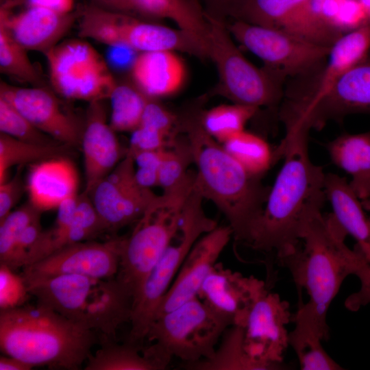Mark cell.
<instances>
[{"label":"cell","instance_id":"1","mask_svg":"<svg viewBox=\"0 0 370 370\" xmlns=\"http://www.w3.org/2000/svg\"><path fill=\"white\" fill-rule=\"evenodd\" d=\"M347 235L332 213L324 217L321 210H315L303 222L299 245L278 258L297 288L305 289L308 296L306 303L299 301L293 314L295 327L291 334L317 337L322 341L329 339L328 309L343 281L354 274L360 251L357 244L353 249L345 245Z\"/></svg>","mask_w":370,"mask_h":370},{"label":"cell","instance_id":"2","mask_svg":"<svg viewBox=\"0 0 370 370\" xmlns=\"http://www.w3.org/2000/svg\"><path fill=\"white\" fill-rule=\"evenodd\" d=\"M180 130L188 140L197 167L195 187L223 214L234 239L248 245L271 188L204 130L201 114L184 117Z\"/></svg>","mask_w":370,"mask_h":370},{"label":"cell","instance_id":"3","mask_svg":"<svg viewBox=\"0 0 370 370\" xmlns=\"http://www.w3.org/2000/svg\"><path fill=\"white\" fill-rule=\"evenodd\" d=\"M284 164L248 244L277 258L292 252L301 241L305 218L321 210L326 198L322 167L309 157L308 140L295 143L283 152Z\"/></svg>","mask_w":370,"mask_h":370},{"label":"cell","instance_id":"4","mask_svg":"<svg viewBox=\"0 0 370 370\" xmlns=\"http://www.w3.org/2000/svg\"><path fill=\"white\" fill-rule=\"evenodd\" d=\"M100 336L93 330L36 303L0 310V349L32 365L77 370Z\"/></svg>","mask_w":370,"mask_h":370},{"label":"cell","instance_id":"5","mask_svg":"<svg viewBox=\"0 0 370 370\" xmlns=\"http://www.w3.org/2000/svg\"><path fill=\"white\" fill-rule=\"evenodd\" d=\"M37 304L116 339V330L130 322L133 297L114 278L64 274L25 282Z\"/></svg>","mask_w":370,"mask_h":370},{"label":"cell","instance_id":"6","mask_svg":"<svg viewBox=\"0 0 370 370\" xmlns=\"http://www.w3.org/2000/svg\"><path fill=\"white\" fill-rule=\"evenodd\" d=\"M195 177L196 171L188 170L176 184L157 195L132 232L125 236L115 278L132 296L133 301L176 233Z\"/></svg>","mask_w":370,"mask_h":370},{"label":"cell","instance_id":"7","mask_svg":"<svg viewBox=\"0 0 370 370\" xmlns=\"http://www.w3.org/2000/svg\"><path fill=\"white\" fill-rule=\"evenodd\" d=\"M230 326L226 317L197 297L157 316L146 336L153 344L143 351L164 369L173 358L193 364L212 356Z\"/></svg>","mask_w":370,"mask_h":370},{"label":"cell","instance_id":"8","mask_svg":"<svg viewBox=\"0 0 370 370\" xmlns=\"http://www.w3.org/2000/svg\"><path fill=\"white\" fill-rule=\"evenodd\" d=\"M204 199L194 188L184 206L176 233L134 300L130 321L131 339L145 340L162 299L191 248L199 238L218 225L205 213Z\"/></svg>","mask_w":370,"mask_h":370},{"label":"cell","instance_id":"9","mask_svg":"<svg viewBox=\"0 0 370 370\" xmlns=\"http://www.w3.org/2000/svg\"><path fill=\"white\" fill-rule=\"evenodd\" d=\"M206 17L209 58L215 63L219 77L217 92L234 103L276 107L284 96V79L251 63L235 45L225 21Z\"/></svg>","mask_w":370,"mask_h":370},{"label":"cell","instance_id":"10","mask_svg":"<svg viewBox=\"0 0 370 370\" xmlns=\"http://www.w3.org/2000/svg\"><path fill=\"white\" fill-rule=\"evenodd\" d=\"M79 34L108 46L125 45L138 53L153 51L186 52L205 56L181 29L111 11L96 5L86 7L79 19Z\"/></svg>","mask_w":370,"mask_h":370},{"label":"cell","instance_id":"11","mask_svg":"<svg viewBox=\"0 0 370 370\" xmlns=\"http://www.w3.org/2000/svg\"><path fill=\"white\" fill-rule=\"evenodd\" d=\"M45 55L51 86L64 98L103 101L117 85L106 60L84 40L59 42Z\"/></svg>","mask_w":370,"mask_h":370},{"label":"cell","instance_id":"12","mask_svg":"<svg viewBox=\"0 0 370 370\" xmlns=\"http://www.w3.org/2000/svg\"><path fill=\"white\" fill-rule=\"evenodd\" d=\"M230 34L264 63V68L285 79L308 75L326 61L332 47L275 29L241 20L225 21Z\"/></svg>","mask_w":370,"mask_h":370},{"label":"cell","instance_id":"13","mask_svg":"<svg viewBox=\"0 0 370 370\" xmlns=\"http://www.w3.org/2000/svg\"><path fill=\"white\" fill-rule=\"evenodd\" d=\"M370 50V23L343 34L332 45L323 64L303 77L312 79L308 86H293L284 94L279 111L286 120L321 98L347 70L368 58Z\"/></svg>","mask_w":370,"mask_h":370},{"label":"cell","instance_id":"14","mask_svg":"<svg viewBox=\"0 0 370 370\" xmlns=\"http://www.w3.org/2000/svg\"><path fill=\"white\" fill-rule=\"evenodd\" d=\"M352 114H370V59L345 72L318 101L291 117L288 127L295 133L319 130L330 121H341Z\"/></svg>","mask_w":370,"mask_h":370},{"label":"cell","instance_id":"15","mask_svg":"<svg viewBox=\"0 0 370 370\" xmlns=\"http://www.w3.org/2000/svg\"><path fill=\"white\" fill-rule=\"evenodd\" d=\"M134 164L132 156L126 152L90 194L108 232H116L136 223L157 196L150 188L138 184Z\"/></svg>","mask_w":370,"mask_h":370},{"label":"cell","instance_id":"16","mask_svg":"<svg viewBox=\"0 0 370 370\" xmlns=\"http://www.w3.org/2000/svg\"><path fill=\"white\" fill-rule=\"evenodd\" d=\"M290 305L268 288L252 306L243 327V344L249 356L262 370L282 367L289 345L287 325L292 321Z\"/></svg>","mask_w":370,"mask_h":370},{"label":"cell","instance_id":"17","mask_svg":"<svg viewBox=\"0 0 370 370\" xmlns=\"http://www.w3.org/2000/svg\"><path fill=\"white\" fill-rule=\"evenodd\" d=\"M124 238L125 236H116L106 242L91 240L67 245L23 267L21 275L25 282L64 274L114 278Z\"/></svg>","mask_w":370,"mask_h":370},{"label":"cell","instance_id":"18","mask_svg":"<svg viewBox=\"0 0 370 370\" xmlns=\"http://www.w3.org/2000/svg\"><path fill=\"white\" fill-rule=\"evenodd\" d=\"M232 18L286 32L329 47L341 36L318 21L311 0H243Z\"/></svg>","mask_w":370,"mask_h":370},{"label":"cell","instance_id":"19","mask_svg":"<svg viewBox=\"0 0 370 370\" xmlns=\"http://www.w3.org/2000/svg\"><path fill=\"white\" fill-rule=\"evenodd\" d=\"M0 97L60 144L73 147L81 143L84 128L51 91L41 87H16L1 82Z\"/></svg>","mask_w":370,"mask_h":370},{"label":"cell","instance_id":"20","mask_svg":"<svg viewBox=\"0 0 370 370\" xmlns=\"http://www.w3.org/2000/svg\"><path fill=\"white\" fill-rule=\"evenodd\" d=\"M232 237V230L228 225H217L197 240L162 299L154 319L197 297L203 282Z\"/></svg>","mask_w":370,"mask_h":370},{"label":"cell","instance_id":"21","mask_svg":"<svg viewBox=\"0 0 370 370\" xmlns=\"http://www.w3.org/2000/svg\"><path fill=\"white\" fill-rule=\"evenodd\" d=\"M267 289L263 280L245 276L217 262L203 282L197 297L226 317L232 326H243L252 306Z\"/></svg>","mask_w":370,"mask_h":370},{"label":"cell","instance_id":"22","mask_svg":"<svg viewBox=\"0 0 370 370\" xmlns=\"http://www.w3.org/2000/svg\"><path fill=\"white\" fill-rule=\"evenodd\" d=\"M103 8L145 21L169 19L208 56L209 23L195 0H92Z\"/></svg>","mask_w":370,"mask_h":370},{"label":"cell","instance_id":"23","mask_svg":"<svg viewBox=\"0 0 370 370\" xmlns=\"http://www.w3.org/2000/svg\"><path fill=\"white\" fill-rule=\"evenodd\" d=\"M103 101L90 103L82 136L85 188L90 195L121 160L122 150L115 131L107 121Z\"/></svg>","mask_w":370,"mask_h":370},{"label":"cell","instance_id":"24","mask_svg":"<svg viewBox=\"0 0 370 370\" xmlns=\"http://www.w3.org/2000/svg\"><path fill=\"white\" fill-rule=\"evenodd\" d=\"M75 18L71 13L60 14L36 6H29L14 16H10L4 8L0 12V19L20 45L27 50L44 53L59 43Z\"/></svg>","mask_w":370,"mask_h":370},{"label":"cell","instance_id":"25","mask_svg":"<svg viewBox=\"0 0 370 370\" xmlns=\"http://www.w3.org/2000/svg\"><path fill=\"white\" fill-rule=\"evenodd\" d=\"M78 184L77 169L69 159L61 156L36 162L27 179L29 202L41 212L57 209L63 201L77 195Z\"/></svg>","mask_w":370,"mask_h":370},{"label":"cell","instance_id":"26","mask_svg":"<svg viewBox=\"0 0 370 370\" xmlns=\"http://www.w3.org/2000/svg\"><path fill=\"white\" fill-rule=\"evenodd\" d=\"M131 73L137 88L152 99L178 92L184 83L186 70L175 51H153L139 53Z\"/></svg>","mask_w":370,"mask_h":370},{"label":"cell","instance_id":"27","mask_svg":"<svg viewBox=\"0 0 370 370\" xmlns=\"http://www.w3.org/2000/svg\"><path fill=\"white\" fill-rule=\"evenodd\" d=\"M88 196L84 193L78 195L74 219L69 226L60 227L53 225L49 230H43L27 254L25 266L40 261L67 245L91 241L106 232Z\"/></svg>","mask_w":370,"mask_h":370},{"label":"cell","instance_id":"28","mask_svg":"<svg viewBox=\"0 0 370 370\" xmlns=\"http://www.w3.org/2000/svg\"><path fill=\"white\" fill-rule=\"evenodd\" d=\"M324 189L336 221L370 262V221L360 199L347 180L334 173L325 174Z\"/></svg>","mask_w":370,"mask_h":370},{"label":"cell","instance_id":"29","mask_svg":"<svg viewBox=\"0 0 370 370\" xmlns=\"http://www.w3.org/2000/svg\"><path fill=\"white\" fill-rule=\"evenodd\" d=\"M332 162L352 177L350 185L360 200L370 198V131L345 133L327 145Z\"/></svg>","mask_w":370,"mask_h":370},{"label":"cell","instance_id":"30","mask_svg":"<svg viewBox=\"0 0 370 370\" xmlns=\"http://www.w3.org/2000/svg\"><path fill=\"white\" fill-rule=\"evenodd\" d=\"M100 347L88 357L85 370H163L156 360L147 356L138 345L100 336Z\"/></svg>","mask_w":370,"mask_h":370},{"label":"cell","instance_id":"31","mask_svg":"<svg viewBox=\"0 0 370 370\" xmlns=\"http://www.w3.org/2000/svg\"><path fill=\"white\" fill-rule=\"evenodd\" d=\"M194 370H262L246 352L241 326L229 327L210 358L185 365Z\"/></svg>","mask_w":370,"mask_h":370},{"label":"cell","instance_id":"32","mask_svg":"<svg viewBox=\"0 0 370 370\" xmlns=\"http://www.w3.org/2000/svg\"><path fill=\"white\" fill-rule=\"evenodd\" d=\"M222 145L250 174L258 177L275 163L274 149L261 136L245 130L234 134Z\"/></svg>","mask_w":370,"mask_h":370},{"label":"cell","instance_id":"33","mask_svg":"<svg viewBox=\"0 0 370 370\" xmlns=\"http://www.w3.org/2000/svg\"><path fill=\"white\" fill-rule=\"evenodd\" d=\"M64 145H40L23 141L7 134H0V184L6 180L8 171L13 166L36 163L51 158L61 156L66 151Z\"/></svg>","mask_w":370,"mask_h":370},{"label":"cell","instance_id":"34","mask_svg":"<svg viewBox=\"0 0 370 370\" xmlns=\"http://www.w3.org/2000/svg\"><path fill=\"white\" fill-rule=\"evenodd\" d=\"M259 108L238 104H222L201 114L204 130L221 144L245 130Z\"/></svg>","mask_w":370,"mask_h":370},{"label":"cell","instance_id":"35","mask_svg":"<svg viewBox=\"0 0 370 370\" xmlns=\"http://www.w3.org/2000/svg\"><path fill=\"white\" fill-rule=\"evenodd\" d=\"M111 113L109 124L116 132H132L140 123L150 99L128 85H116L110 96Z\"/></svg>","mask_w":370,"mask_h":370},{"label":"cell","instance_id":"36","mask_svg":"<svg viewBox=\"0 0 370 370\" xmlns=\"http://www.w3.org/2000/svg\"><path fill=\"white\" fill-rule=\"evenodd\" d=\"M0 71L18 82L39 84L40 77L30 60L27 49L12 36L0 19Z\"/></svg>","mask_w":370,"mask_h":370},{"label":"cell","instance_id":"37","mask_svg":"<svg viewBox=\"0 0 370 370\" xmlns=\"http://www.w3.org/2000/svg\"><path fill=\"white\" fill-rule=\"evenodd\" d=\"M41 211L28 202L12 211L0 222V264L16 270V250L19 238Z\"/></svg>","mask_w":370,"mask_h":370},{"label":"cell","instance_id":"38","mask_svg":"<svg viewBox=\"0 0 370 370\" xmlns=\"http://www.w3.org/2000/svg\"><path fill=\"white\" fill-rule=\"evenodd\" d=\"M0 132L25 142L47 145L60 144L36 127L2 97H0Z\"/></svg>","mask_w":370,"mask_h":370},{"label":"cell","instance_id":"39","mask_svg":"<svg viewBox=\"0 0 370 370\" xmlns=\"http://www.w3.org/2000/svg\"><path fill=\"white\" fill-rule=\"evenodd\" d=\"M185 136V135H184ZM193 163V156L187 138H178L164 149L162 160L158 169V186L168 189L180 181Z\"/></svg>","mask_w":370,"mask_h":370},{"label":"cell","instance_id":"40","mask_svg":"<svg viewBox=\"0 0 370 370\" xmlns=\"http://www.w3.org/2000/svg\"><path fill=\"white\" fill-rule=\"evenodd\" d=\"M289 345L295 351L303 370L343 369L326 352L322 341L316 337H288Z\"/></svg>","mask_w":370,"mask_h":370},{"label":"cell","instance_id":"41","mask_svg":"<svg viewBox=\"0 0 370 370\" xmlns=\"http://www.w3.org/2000/svg\"><path fill=\"white\" fill-rule=\"evenodd\" d=\"M29 296L31 295L21 274L18 275L0 264V310L23 306Z\"/></svg>","mask_w":370,"mask_h":370},{"label":"cell","instance_id":"42","mask_svg":"<svg viewBox=\"0 0 370 370\" xmlns=\"http://www.w3.org/2000/svg\"><path fill=\"white\" fill-rule=\"evenodd\" d=\"M139 125L156 131L171 140H174L180 132V119L151 99L145 108Z\"/></svg>","mask_w":370,"mask_h":370},{"label":"cell","instance_id":"43","mask_svg":"<svg viewBox=\"0 0 370 370\" xmlns=\"http://www.w3.org/2000/svg\"><path fill=\"white\" fill-rule=\"evenodd\" d=\"M369 23L367 11L360 0H344L334 22V28L344 34Z\"/></svg>","mask_w":370,"mask_h":370},{"label":"cell","instance_id":"44","mask_svg":"<svg viewBox=\"0 0 370 370\" xmlns=\"http://www.w3.org/2000/svg\"><path fill=\"white\" fill-rule=\"evenodd\" d=\"M353 275L359 279L360 287L347 297L345 306L350 311L356 312L370 304V262L362 251L356 261Z\"/></svg>","mask_w":370,"mask_h":370},{"label":"cell","instance_id":"45","mask_svg":"<svg viewBox=\"0 0 370 370\" xmlns=\"http://www.w3.org/2000/svg\"><path fill=\"white\" fill-rule=\"evenodd\" d=\"M23 165L18 166L15 175L0 184V222L12 212L21 197L25 185L22 179Z\"/></svg>","mask_w":370,"mask_h":370},{"label":"cell","instance_id":"46","mask_svg":"<svg viewBox=\"0 0 370 370\" xmlns=\"http://www.w3.org/2000/svg\"><path fill=\"white\" fill-rule=\"evenodd\" d=\"M40 215H38L28 224L19 238L16 250V269H22L25 266L29 251L34 245L43 231Z\"/></svg>","mask_w":370,"mask_h":370},{"label":"cell","instance_id":"47","mask_svg":"<svg viewBox=\"0 0 370 370\" xmlns=\"http://www.w3.org/2000/svg\"><path fill=\"white\" fill-rule=\"evenodd\" d=\"M208 16L226 21L232 18L243 0H195Z\"/></svg>","mask_w":370,"mask_h":370},{"label":"cell","instance_id":"48","mask_svg":"<svg viewBox=\"0 0 370 370\" xmlns=\"http://www.w3.org/2000/svg\"><path fill=\"white\" fill-rule=\"evenodd\" d=\"M138 52L125 45L108 46L106 61L109 66L123 70L132 69Z\"/></svg>","mask_w":370,"mask_h":370},{"label":"cell","instance_id":"49","mask_svg":"<svg viewBox=\"0 0 370 370\" xmlns=\"http://www.w3.org/2000/svg\"><path fill=\"white\" fill-rule=\"evenodd\" d=\"M164 149L139 151L129 153L139 168H149L158 170L163 158Z\"/></svg>","mask_w":370,"mask_h":370},{"label":"cell","instance_id":"50","mask_svg":"<svg viewBox=\"0 0 370 370\" xmlns=\"http://www.w3.org/2000/svg\"><path fill=\"white\" fill-rule=\"evenodd\" d=\"M29 6L44 8L60 14H69L73 8L74 0H28Z\"/></svg>","mask_w":370,"mask_h":370},{"label":"cell","instance_id":"51","mask_svg":"<svg viewBox=\"0 0 370 370\" xmlns=\"http://www.w3.org/2000/svg\"><path fill=\"white\" fill-rule=\"evenodd\" d=\"M137 182L142 187L150 188L158 186V170L149 168H139L135 171Z\"/></svg>","mask_w":370,"mask_h":370},{"label":"cell","instance_id":"52","mask_svg":"<svg viewBox=\"0 0 370 370\" xmlns=\"http://www.w3.org/2000/svg\"><path fill=\"white\" fill-rule=\"evenodd\" d=\"M34 367L20 359L10 356H1L0 357L1 370H29Z\"/></svg>","mask_w":370,"mask_h":370},{"label":"cell","instance_id":"53","mask_svg":"<svg viewBox=\"0 0 370 370\" xmlns=\"http://www.w3.org/2000/svg\"><path fill=\"white\" fill-rule=\"evenodd\" d=\"M360 1H361V3H362V5L365 6V8H366L367 11L369 22H370V0H360Z\"/></svg>","mask_w":370,"mask_h":370},{"label":"cell","instance_id":"54","mask_svg":"<svg viewBox=\"0 0 370 370\" xmlns=\"http://www.w3.org/2000/svg\"><path fill=\"white\" fill-rule=\"evenodd\" d=\"M362 204L365 210L370 211V198L362 200ZM370 221V217L369 218Z\"/></svg>","mask_w":370,"mask_h":370}]
</instances>
